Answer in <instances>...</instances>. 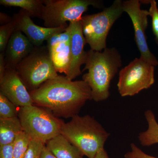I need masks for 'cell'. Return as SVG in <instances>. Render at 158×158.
Returning <instances> with one entry per match:
<instances>
[{
	"mask_svg": "<svg viewBox=\"0 0 158 158\" xmlns=\"http://www.w3.org/2000/svg\"><path fill=\"white\" fill-rule=\"evenodd\" d=\"M15 27L13 20L0 27V51L5 52L9 40L14 33Z\"/></svg>",
	"mask_w": 158,
	"mask_h": 158,
	"instance_id": "44dd1931",
	"label": "cell"
},
{
	"mask_svg": "<svg viewBox=\"0 0 158 158\" xmlns=\"http://www.w3.org/2000/svg\"><path fill=\"white\" fill-rule=\"evenodd\" d=\"M71 33L69 26L62 33L54 34L47 41V47L57 73H68L70 64Z\"/></svg>",
	"mask_w": 158,
	"mask_h": 158,
	"instance_id": "8fae6325",
	"label": "cell"
},
{
	"mask_svg": "<svg viewBox=\"0 0 158 158\" xmlns=\"http://www.w3.org/2000/svg\"><path fill=\"white\" fill-rule=\"evenodd\" d=\"M12 20V18L10 17L7 14H5L2 12L0 13V21H1V24H2V25H4L11 22Z\"/></svg>",
	"mask_w": 158,
	"mask_h": 158,
	"instance_id": "83f0119b",
	"label": "cell"
},
{
	"mask_svg": "<svg viewBox=\"0 0 158 158\" xmlns=\"http://www.w3.org/2000/svg\"><path fill=\"white\" fill-rule=\"evenodd\" d=\"M40 158H56V157L52 153L45 145L43 149Z\"/></svg>",
	"mask_w": 158,
	"mask_h": 158,
	"instance_id": "4316f807",
	"label": "cell"
},
{
	"mask_svg": "<svg viewBox=\"0 0 158 158\" xmlns=\"http://www.w3.org/2000/svg\"><path fill=\"white\" fill-rule=\"evenodd\" d=\"M30 93L34 105L66 118L78 115L86 102L92 100L91 89L86 82L71 81L65 76L49 80Z\"/></svg>",
	"mask_w": 158,
	"mask_h": 158,
	"instance_id": "6da1fadb",
	"label": "cell"
},
{
	"mask_svg": "<svg viewBox=\"0 0 158 158\" xmlns=\"http://www.w3.org/2000/svg\"><path fill=\"white\" fill-rule=\"evenodd\" d=\"M123 2L116 0L102 11L82 18V31L90 49L102 52L106 48V39L113 24L123 13Z\"/></svg>",
	"mask_w": 158,
	"mask_h": 158,
	"instance_id": "5b68a950",
	"label": "cell"
},
{
	"mask_svg": "<svg viewBox=\"0 0 158 158\" xmlns=\"http://www.w3.org/2000/svg\"><path fill=\"white\" fill-rule=\"evenodd\" d=\"M150 4L149 11V16L152 19V29L154 35L158 32V7L155 0L149 1Z\"/></svg>",
	"mask_w": 158,
	"mask_h": 158,
	"instance_id": "603a6c76",
	"label": "cell"
},
{
	"mask_svg": "<svg viewBox=\"0 0 158 158\" xmlns=\"http://www.w3.org/2000/svg\"><path fill=\"white\" fill-rule=\"evenodd\" d=\"M131 151L128 152L125 154V158H158L148 155L143 152L134 143L131 144Z\"/></svg>",
	"mask_w": 158,
	"mask_h": 158,
	"instance_id": "cb8c5ba5",
	"label": "cell"
},
{
	"mask_svg": "<svg viewBox=\"0 0 158 158\" xmlns=\"http://www.w3.org/2000/svg\"><path fill=\"white\" fill-rule=\"evenodd\" d=\"M6 70V63L5 62V53L0 54V81L2 79Z\"/></svg>",
	"mask_w": 158,
	"mask_h": 158,
	"instance_id": "484cf974",
	"label": "cell"
},
{
	"mask_svg": "<svg viewBox=\"0 0 158 158\" xmlns=\"http://www.w3.org/2000/svg\"><path fill=\"white\" fill-rule=\"evenodd\" d=\"M0 93L19 107L34 105L27 89L15 69H7L0 81Z\"/></svg>",
	"mask_w": 158,
	"mask_h": 158,
	"instance_id": "7c38bea8",
	"label": "cell"
},
{
	"mask_svg": "<svg viewBox=\"0 0 158 158\" xmlns=\"http://www.w3.org/2000/svg\"><path fill=\"white\" fill-rule=\"evenodd\" d=\"M94 158H109V157L107 153L104 148H103L98 152Z\"/></svg>",
	"mask_w": 158,
	"mask_h": 158,
	"instance_id": "f1b7e54d",
	"label": "cell"
},
{
	"mask_svg": "<svg viewBox=\"0 0 158 158\" xmlns=\"http://www.w3.org/2000/svg\"><path fill=\"white\" fill-rule=\"evenodd\" d=\"M34 47L21 31L15 30L4 52L6 69H15L17 65L31 53Z\"/></svg>",
	"mask_w": 158,
	"mask_h": 158,
	"instance_id": "5bb4252c",
	"label": "cell"
},
{
	"mask_svg": "<svg viewBox=\"0 0 158 158\" xmlns=\"http://www.w3.org/2000/svg\"><path fill=\"white\" fill-rule=\"evenodd\" d=\"M0 4L6 7H20L31 17L42 19L44 6L43 0H1Z\"/></svg>",
	"mask_w": 158,
	"mask_h": 158,
	"instance_id": "ac0fdd59",
	"label": "cell"
},
{
	"mask_svg": "<svg viewBox=\"0 0 158 158\" xmlns=\"http://www.w3.org/2000/svg\"><path fill=\"white\" fill-rule=\"evenodd\" d=\"M45 144L37 140H31L28 148L23 158H40Z\"/></svg>",
	"mask_w": 158,
	"mask_h": 158,
	"instance_id": "7402d4cb",
	"label": "cell"
},
{
	"mask_svg": "<svg viewBox=\"0 0 158 158\" xmlns=\"http://www.w3.org/2000/svg\"><path fill=\"white\" fill-rule=\"evenodd\" d=\"M155 66L140 57L119 71L117 88L122 97L132 96L155 83Z\"/></svg>",
	"mask_w": 158,
	"mask_h": 158,
	"instance_id": "ba28073f",
	"label": "cell"
},
{
	"mask_svg": "<svg viewBox=\"0 0 158 158\" xmlns=\"http://www.w3.org/2000/svg\"><path fill=\"white\" fill-rule=\"evenodd\" d=\"M69 26L71 33L70 60L68 73L65 76L73 81L82 73L81 66L85 64L87 53L84 47L87 44L82 31L81 21L69 23Z\"/></svg>",
	"mask_w": 158,
	"mask_h": 158,
	"instance_id": "4fadbf2b",
	"label": "cell"
},
{
	"mask_svg": "<svg viewBox=\"0 0 158 158\" xmlns=\"http://www.w3.org/2000/svg\"><path fill=\"white\" fill-rule=\"evenodd\" d=\"M141 3L139 0L124 1L123 2V9L128 15L132 22L136 44L141 54L140 57L155 66L158 65V61L150 51L145 34L148 25L149 12L141 9Z\"/></svg>",
	"mask_w": 158,
	"mask_h": 158,
	"instance_id": "9c48e42d",
	"label": "cell"
},
{
	"mask_svg": "<svg viewBox=\"0 0 158 158\" xmlns=\"http://www.w3.org/2000/svg\"><path fill=\"white\" fill-rule=\"evenodd\" d=\"M13 144L0 146V158H13Z\"/></svg>",
	"mask_w": 158,
	"mask_h": 158,
	"instance_id": "d4e9b609",
	"label": "cell"
},
{
	"mask_svg": "<svg viewBox=\"0 0 158 158\" xmlns=\"http://www.w3.org/2000/svg\"><path fill=\"white\" fill-rule=\"evenodd\" d=\"M45 145L56 158H83L84 156L61 134L48 141Z\"/></svg>",
	"mask_w": 158,
	"mask_h": 158,
	"instance_id": "9a60e30c",
	"label": "cell"
},
{
	"mask_svg": "<svg viewBox=\"0 0 158 158\" xmlns=\"http://www.w3.org/2000/svg\"><path fill=\"white\" fill-rule=\"evenodd\" d=\"M32 139L23 131L18 135L13 143V158H23Z\"/></svg>",
	"mask_w": 158,
	"mask_h": 158,
	"instance_id": "d6986e66",
	"label": "cell"
},
{
	"mask_svg": "<svg viewBox=\"0 0 158 158\" xmlns=\"http://www.w3.org/2000/svg\"><path fill=\"white\" fill-rule=\"evenodd\" d=\"M122 62L121 56L115 48H106L103 52L87 51L84 70L88 72L82 78L91 89L92 100L98 102L109 98L111 81Z\"/></svg>",
	"mask_w": 158,
	"mask_h": 158,
	"instance_id": "7a4b0ae2",
	"label": "cell"
},
{
	"mask_svg": "<svg viewBox=\"0 0 158 158\" xmlns=\"http://www.w3.org/2000/svg\"><path fill=\"white\" fill-rule=\"evenodd\" d=\"M60 134L88 158H94L104 148L110 135L98 122L88 115L73 117L62 126Z\"/></svg>",
	"mask_w": 158,
	"mask_h": 158,
	"instance_id": "3957f363",
	"label": "cell"
},
{
	"mask_svg": "<svg viewBox=\"0 0 158 158\" xmlns=\"http://www.w3.org/2000/svg\"><path fill=\"white\" fill-rule=\"evenodd\" d=\"M15 69L30 91L37 89L46 81L58 76L46 45L35 47Z\"/></svg>",
	"mask_w": 158,
	"mask_h": 158,
	"instance_id": "8992f818",
	"label": "cell"
},
{
	"mask_svg": "<svg viewBox=\"0 0 158 158\" xmlns=\"http://www.w3.org/2000/svg\"><path fill=\"white\" fill-rule=\"evenodd\" d=\"M22 131L18 116L0 118V146L13 144L18 135Z\"/></svg>",
	"mask_w": 158,
	"mask_h": 158,
	"instance_id": "2e32d148",
	"label": "cell"
},
{
	"mask_svg": "<svg viewBox=\"0 0 158 158\" xmlns=\"http://www.w3.org/2000/svg\"><path fill=\"white\" fill-rule=\"evenodd\" d=\"M18 117L23 131L44 144L60 134L65 123L50 110L34 105L19 107Z\"/></svg>",
	"mask_w": 158,
	"mask_h": 158,
	"instance_id": "277c9868",
	"label": "cell"
},
{
	"mask_svg": "<svg viewBox=\"0 0 158 158\" xmlns=\"http://www.w3.org/2000/svg\"><path fill=\"white\" fill-rule=\"evenodd\" d=\"M44 8L42 19L44 27L50 28L67 26L69 23L81 20L83 13L89 6L101 8L97 0H43Z\"/></svg>",
	"mask_w": 158,
	"mask_h": 158,
	"instance_id": "52a82bcc",
	"label": "cell"
},
{
	"mask_svg": "<svg viewBox=\"0 0 158 158\" xmlns=\"http://www.w3.org/2000/svg\"><path fill=\"white\" fill-rule=\"evenodd\" d=\"M19 108L0 93V118L18 116Z\"/></svg>",
	"mask_w": 158,
	"mask_h": 158,
	"instance_id": "ffe728a7",
	"label": "cell"
},
{
	"mask_svg": "<svg viewBox=\"0 0 158 158\" xmlns=\"http://www.w3.org/2000/svg\"><path fill=\"white\" fill-rule=\"evenodd\" d=\"M144 116L148 124L146 131L139 133L138 140L143 146H149L158 144V123L152 111L147 110Z\"/></svg>",
	"mask_w": 158,
	"mask_h": 158,
	"instance_id": "e0dca14e",
	"label": "cell"
},
{
	"mask_svg": "<svg viewBox=\"0 0 158 158\" xmlns=\"http://www.w3.org/2000/svg\"><path fill=\"white\" fill-rule=\"evenodd\" d=\"M155 40L157 44L158 45V32L156 34H155Z\"/></svg>",
	"mask_w": 158,
	"mask_h": 158,
	"instance_id": "f546056e",
	"label": "cell"
},
{
	"mask_svg": "<svg viewBox=\"0 0 158 158\" xmlns=\"http://www.w3.org/2000/svg\"><path fill=\"white\" fill-rule=\"evenodd\" d=\"M12 18L15 30L24 33L30 42L37 47L42 46L44 41H47L54 34L64 32L69 26L54 28L40 27L35 24L30 14L23 9Z\"/></svg>",
	"mask_w": 158,
	"mask_h": 158,
	"instance_id": "30bf717a",
	"label": "cell"
}]
</instances>
